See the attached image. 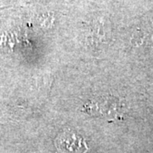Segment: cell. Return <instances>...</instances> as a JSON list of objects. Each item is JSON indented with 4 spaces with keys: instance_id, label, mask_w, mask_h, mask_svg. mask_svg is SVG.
<instances>
[{
    "instance_id": "1",
    "label": "cell",
    "mask_w": 153,
    "mask_h": 153,
    "mask_svg": "<svg viewBox=\"0 0 153 153\" xmlns=\"http://www.w3.org/2000/svg\"><path fill=\"white\" fill-rule=\"evenodd\" d=\"M55 146L60 153H86V143L72 132L66 131L55 140Z\"/></svg>"
}]
</instances>
